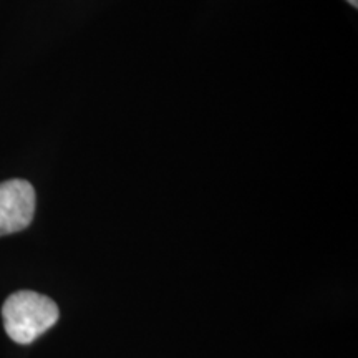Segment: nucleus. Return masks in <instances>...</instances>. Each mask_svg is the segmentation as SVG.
<instances>
[{
	"mask_svg": "<svg viewBox=\"0 0 358 358\" xmlns=\"http://www.w3.org/2000/svg\"><path fill=\"white\" fill-rule=\"evenodd\" d=\"M348 3H350V6H353V7H358V0H347Z\"/></svg>",
	"mask_w": 358,
	"mask_h": 358,
	"instance_id": "3",
	"label": "nucleus"
},
{
	"mask_svg": "<svg viewBox=\"0 0 358 358\" xmlns=\"http://www.w3.org/2000/svg\"><path fill=\"white\" fill-rule=\"evenodd\" d=\"M35 214V189L25 179L0 182V236L30 226Z\"/></svg>",
	"mask_w": 358,
	"mask_h": 358,
	"instance_id": "2",
	"label": "nucleus"
},
{
	"mask_svg": "<svg viewBox=\"0 0 358 358\" xmlns=\"http://www.w3.org/2000/svg\"><path fill=\"white\" fill-rule=\"evenodd\" d=\"M6 332L13 342L32 343L58 320V307L52 299L32 290L12 294L2 307Z\"/></svg>",
	"mask_w": 358,
	"mask_h": 358,
	"instance_id": "1",
	"label": "nucleus"
}]
</instances>
